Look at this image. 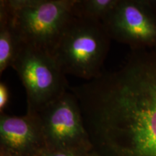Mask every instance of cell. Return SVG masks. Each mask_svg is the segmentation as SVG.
Listing matches in <instances>:
<instances>
[{"mask_svg": "<svg viewBox=\"0 0 156 156\" xmlns=\"http://www.w3.org/2000/svg\"><path fill=\"white\" fill-rule=\"evenodd\" d=\"M23 43L6 0L0 1V75L12 67Z\"/></svg>", "mask_w": 156, "mask_h": 156, "instance_id": "cell-8", "label": "cell"}, {"mask_svg": "<svg viewBox=\"0 0 156 156\" xmlns=\"http://www.w3.org/2000/svg\"><path fill=\"white\" fill-rule=\"evenodd\" d=\"M40 156H98L94 151H87L78 149L48 150L43 152Z\"/></svg>", "mask_w": 156, "mask_h": 156, "instance_id": "cell-10", "label": "cell"}, {"mask_svg": "<svg viewBox=\"0 0 156 156\" xmlns=\"http://www.w3.org/2000/svg\"><path fill=\"white\" fill-rule=\"evenodd\" d=\"M153 4L155 5V7H156V0H153Z\"/></svg>", "mask_w": 156, "mask_h": 156, "instance_id": "cell-12", "label": "cell"}, {"mask_svg": "<svg viewBox=\"0 0 156 156\" xmlns=\"http://www.w3.org/2000/svg\"><path fill=\"white\" fill-rule=\"evenodd\" d=\"M46 150L37 113L0 114V156H40Z\"/></svg>", "mask_w": 156, "mask_h": 156, "instance_id": "cell-7", "label": "cell"}, {"mask_svg": "<svg viewBox=\"0 0 156 156\" xmlns=\"http://www.w3.org/2000/svg\"><path fill=\"white\" fill-rule=\"evenodd\" d=\"M75 0H6L23 44L53 56Z\"/></svg>", "mask_w": 156, "mask_h": 156, "instance_id": "cell-3", "label": "cell"}, {"mask_svg": "<svg viewBox=\"0 0 156 156\" xmlns=\"http://www.w3.org/2000/svg\"><path fill=\"white\" fill-rule=\"evenodd\" d=\"M118 2L119 0H75L72 15L74 17L102 22Z\"/></svg>", "mask_w": 156, "mask_h": 156, "instance_id": "cell-9", "label": "cell"}, {"mask_svg": "<svg viewBox=\"0 0 156 156\" xmlns=\"http://www.w3.org/2000/svg\"><path fill=\"white\" fill-rule=\"evenodd\" d=\"M10 93L7 84L4 82L0 83V114L5 113V109L7 108L9 102Z\"/></svg>", "mask_w": 156, "mask_h": 156, "instance_id": "cell-11", "label": "cell"}, {"mask_svg": "<svg viewBox=\"0 0 156 156\" xmlns=\"http://www.w3.org/2000/svg\"><path fill=\"white\" fill-rule=\"evenodd\" d=\"M46 149H78L93 151L77 98L71 91L37 112Z\"/></svg>", "mask_w": 156, "mask_h": 156, "instance_id": "cell-5", "label": "cell"}, {"mask_svg": "<svg viewBox=\"0 0 156 156\" xmlns=\"http://www.w3.org/2000/svg\"><path fill=\"white\" fill-rule=\"evenodd\" d=\"M112 40L132 51L156 49V7L153 0H119L102 21Z\"/></svg>", "mask_w": 156, "mask_h": 156, "instance_id": "cell-6", "label": "cell"}, {"mask_svg": "<svg viewBox=\"0 0 156 156\" xmlns=\"http://www.w3.org/2000/svg\"><path fill=\"white\" fill-rule=\"evenodd\" d=\"M111 40L101 21L73 15L53 56L65 75L90 81L102 74Z\"/></svg>", "mask_w": 156, "mask_h": 156, "instance_id": "cell-2", "label": "cell"}, {"mask_svg": "<svg viewBox=\"0 0 156 156\" xmlns=\"http://www.w3.org/2000/svg\"><path fill=\"white\" fill-rule=\"evenodd\" d=\"M98 156H156V49L132 51L120 69L69 87Z\"/></svg>", "mask_w": 156, "mask_h": 156, "instance_id": "cell-1", "label": "cell"}, {"mask_svg": "<svg viewBox=\"0 0 156 156\" xmlns=\"http://www.w3.org/2000/svg\"><path fill=\"white\" fill-rule=\"evenodd\" d=\"M12 67L25 89L28 112H40L69 90L54 56L38 48L23 44Z\"/></svg>", "mask_w": 156, "mask_h": 156, "instance_id": "cell-4", "label": "cell"}]
</instances>
